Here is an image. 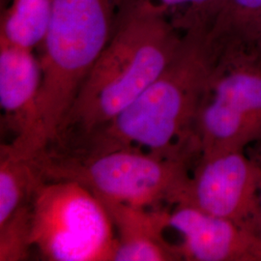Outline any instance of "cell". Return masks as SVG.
I'll use <instances>...</instances> for the list:
<instances>
[{"label":"cell","mask_w":261,"mask_h":261,"mask_svg":"<svg viewBox=\"0 0 261 261\" xmlns=\"http://www.w3.org/2000/svg\"><path fill=\"white\" fill-rule=\"evenodd\" d=\"M209 32L184 34L177 54L148 88L70 152L140 148L162 157L198 158L196 120L222 47Z\"/></svg>","instance_id":"6da1fadb"},{"label":"cell","mask_w":261,"mask_h":261,"mask_svg":"<svg viewBox=\"0 0 261 261\" xmlns=\"http://www.w3.org/2000/svg\"><path fill=\"white\" fill-rule=\"evenodd\" d=\"M182 41L183 34L163 18L123 20L86 75L47 148L72 151L113 120L162 74Z\"/></svg>","instance_id":"7a4b0ae2"},{"label":"cell","mask_w":261,"mask_h":261,"mask_svg":"<svg viewBox=\"0 0 261 261\" xmlns=\"http://www.w3.org/2000/svg\"><path fill=\"white\" fill-rule=\"evenodd\" d=\"M120 0H54L41 46L38 96L41 130L47 146L71 109L86 75L116 30Z\"/></svg>","instance_id":"3957f363"},{"label":"cell","mask_w":261,"mask_h":261,"mask_svg":"<svg viewBox=\"0 0 261 261\" xmlns=\"http://www.w3.org/2000/svg\"><path fill=\"white\" fill-rule=\"evenodd\" d=\"M196 160L124 148L88 154L46 149L34 162L45 180L72 181L97 197L148 208L163 201L173 204Z\"/></svg>","instance_id":"277c9868"},{"label":"cell","mask_w":261,"mask_h":261,"mask_svg":"<svg viewBox=\"0 0 261 261\" xmlns=\"http://www.w3.org/2000/svg\"><path fill=\"white\" fill-rule=\"evenodd\" d=\"M261 140V49L224 38L196 124L199 154L244 150Z\"/></svg>","instance_id":"5b68a950"},{"label":"cell","mask_w":261,"mask_h":261,"mask_svg":"<svg viewBox=\"0 0 261 261\" xmlns=\"http://www.w3.org/2000/svg\"><path fill=\"white\" fill-rule=\"evenodd\" d=\"M32 247L50 261H113L117 239L111 217L88 189L45 180L32 197Z\"/></svg>","instance_id":"8992f818"},{"label":"cell","mask_w":261,"mask_h":261,"mask_svg":"<svg viewBox=\"0 0 261 261\" xmlns=\"http://www.w3.org/2000/svg\"><path fill=\"white\" fill-rule=\"evenodd\" d=\"M261 165L244 150L199 155L173 204L192 206L260 234Z\"/></svg>","instance_id":"52a82bcc"},{"label":"cell","mask_w":261,"mask_h":261,"mask_svg":"<svg viewBox=\"0 0 261 261\" xmlns=\"http://www.w3.org/2000/svg\"><path fill=\"white\" fill-rule=\"evenodd\" d=\"M32 50L0 40V106L14 133L7 145L28 158L47 149L38 113L42 71Z\"/></svg>","instance_id":"ba28073f"},{"label":"cell","mask_w":261,"mask_h":261,"mask_svg":"<svg viewBox=\"0 0 261 261\" xmlns=\"http://www.w3.org/2000/svg\"><path fill=\"white\" fill-rule=\"evenodd\" d=\"M168 227L182 235L183 260L261 261V235L230 220L177 204Z\"/></svg>","instance_id":"9c48e42d"},{"label":"cell","mask_w":261,"mask_h":261,"mask_svg":"<svg viewBox=\"0 0 261 261\" xmlns=\"http://www.w3.org/2000/svg\"><path fill=\"white\" fill-rule=\"evenodd\" d=\"M111 217L117 239L113 261L183 260L179 245L168 243L164 231L168 213L100 198Z\"/></svg>","instance_id":"30bf717a"},{"label":"cell","mask_w":261,"mask_h":261,"mask_svg":"<svg viewBox=\"0 0 261 261\" xmlns=\"http://www.w3.org/2000/svg\"><path fill=\"white\" fill-rule=\"evenodd\" d=\"M224 4V0H120L116 28L125 19L154 16L167 19L183 35L211 31Z\"/></svg>","instance_id":"8fae6325"},{"label":"cell","mask_w":261,"mask_h":261,"mask_svg":"<svg viewBox=\"0 0 261 261\" xmlns=\"http://www.w3.org/2000/svg\"><path fill=\"white\" fill-rule=\"evenodd\" d=\"M45 181L34 158L11 149L6 143L0 149V224L32 200L38 186Z\"/></svg>","instance_id":"7c38bea8"},{"label":"cell","mask_w":261,"mask_h":261,"mask_svg":"<svg viewBox=\"0 0 261 261\" xmlns=\"http://www.w3.org/2000/svg\"><path fill=\"white\" fill-rule=\"evenodd\" d=\"M54 0H12L1 18L0 40L33 49L46 36Z\"/></svg>","instance_id":"4fadbf2b"},{"label":"cell","mask_w":261,"mask_h":261,"mask_svg":"<svg viewBox=\"0 0 261 261\" xmlns=\"http://www.w3.org/2000/svg\"><path fill=\"white\" fill-rule=\"evenodd\" d=\"M261 31V0H224V8L211 35L258 42Z\"/></svg>","instance_id":"5bb4252c"},{"label":"cell","mask_w":261,"mask_h":261,"mask_svg":"<svg viewBox=\"0 0 261 261\" xmlns=\"http://www.w3.org/2000/svg\"><path fill=\"white\" fill-rule=\"evenodd\" d=\"M32 200L0 224V261H22L32 247Z\"/></svg>","instance_id":"9a60e30c"},{"label":"cell","mask_w":261,"mask_h":261,"mask_svg":"<svg viewBox=\"0 0 261 261\" xmlns=\"http://www.w3.org/2000/svg\"><path fill=\"white\" fill-rule=\"evenodd\" d=\"M257 45H258V47L261 49V31H260V35H259V39H258V42H257Z\"/></svg>","instance_id":"2e32d148"},{"label":"cell","mask_w":261,"mask_h":261,"mask_svg":"<svg viewBox=\"0 0 261 261\" xmlns=\"http://www.w3.org/2000/svg\"><path fill=\"white\" fill-rule=\"evenodd\" d=\"M260 208H261V191H260ZM260 232H261V213H260Z\"/></svg>","instance_id":"e0dca14e"}]
</instances>
